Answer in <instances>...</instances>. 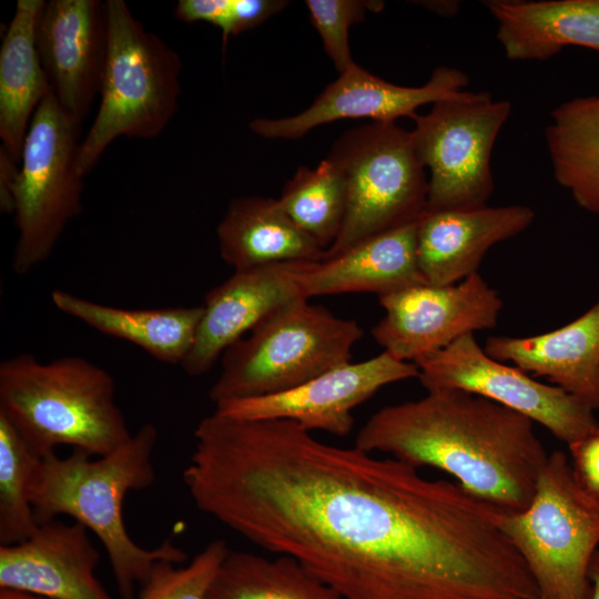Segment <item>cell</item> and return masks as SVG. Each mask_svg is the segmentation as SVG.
Listing matches in <instances>:
<instances>
[{"mask_svg":"<svg viewBox=\"0 0 599 599\" xmlns=\"http://www.w3.org/2000/svg\"><path fill=\"white\" fill-rule=\"evenodd\" d=\"M44 0H18L0 50V139L20 164L31 120L51 92L37 48Z\"/></svg>","mask_w":599,"mask_h":599,"instance_id":"cb8c5ba5","label":"cell"},{"mask_svg":"<svg viewBox=\"0 0 599 599\" xmlns=\"http://www.w3.org/2000/svg\"><path fill=\"white\" fill-rule=\"evenodd\" d=\"M220 254L234 271L281 262H318L324 250L284 212L277 199H233L216 227Z\"/></svg>","mask_w":599,"mask_h":599,"instance_id":"7402d4cb","label":"cell"},{"mask_svg":"<svg viewBox=\"0 0 599 599\" xmlns=\"http://www.w3.org/2000/svg\"><path fill=\"white\" fill-rule=\"evenodd\" d=\"M355 446L415 468L439 469L506 514L530 504L549 455L531 419L460 389L427 390L379 409Z\"/></svg>","mask_w":599,"mask_h":599,"instance_id":"7a4b0ae2","label":"cell"},{"mask_svg":"<svg viewBox=\"0 0 599 599\" xmlns=\"http://www.w3.org/2000/svg\"><path fill=\"white\" fill-rule=\"evenodd\" d=\"M277 201L288 217L325 252L337 238L345 219V179L325 158L315 169L300 166Z\"/></svg>","mask_w":599,"mask_h":599,"instance_id":"4316f807","label":"cell"},{"mask_svg":"<svg viewBox=\"0 0 599 599\" xmlns=\"http://www.w3.org/2000/svg\"><path fill=\"white\" fill-rule=\"evenodd\" d=\"M0 416L41 458L59 446L103 456L132 435L113 377L80 356L43 363L20 353L2 361Z\"/></svg>","mask_w":599,"mask_h":599,"instance_id":"277c9868","label":"cell"},{"mask_svg":"<svg viewBox=\"0 0 599 599\" xmlns=\"http://www.w3.org/2000/svg\"><path fill=\"white\" fill-rule=\"evenodd\" d=\"M535 212L525 205L428 211L417 223V262L426 283L451 285L477 273L487 251L527 230Z\"/></svg>","mask_w":599,"mask_h":599,"instance_id":"ac0fdd59","label":"cell"},{"mask_svg":"<svg viewBox=\"0 0 599 599\" xmlns=\"http://www.w3.org/2000/svg\"><path fill=\"white\" fill-rule=\"evenodd\" d=\"M108 48L94 120L80 141L78 169L88 175L120 136L158 138L181 94L179 53L144 29L123 0H106Z\"/></svg>","mask_w":599,"mask_h":599,"instance_id":"5b68a950","label":"cell"},{"mask_svg":"<svg viewBox=\"0 0 599 599\" xmlns=\"http://www.w3.org/2000/svg\"><path fill=\"white\" fill-rule=\"evenodd\" d=\"M359 325L295 300L270 314L222 356L209 397L215 404L276 394L351 362Z\"/></svg>","mask_w":599,"mask_h":599,"instance_id":"8992f818","label":"cell"},{"mask_svg":"<svg viewBox=\"0 0 599 599\" xmlns=\"http://www.w3.org/2000/svg\"><path fill=\"white\" fill-rule=\"evenodd\" d=\"M550 118L545 139L555 180L579 207L599 214V95L568 100Z\"/></svg>","mask_w":599,"mask_h":599,"instance_id":"d4e9b609","label":"cell"},{"mask_svg":"<svg viewBox=\"0 0 599 599\" xmlns=\"http://www.w3.org/2000/svg\"><path fill=\"white\" fill-rule=\"evenodd\" d=\"M326 158L345 179L347 206L342 230L322 260L416 223L426 212L428 177L410 131L396 122H372L344 132Z\"/></svg>","mask_w":599,"mask_h":599,"instance_id":"ba28073f","label":"cell"},{"mask_svg":"<svg viewBox=\"0 0 599 599\" xmlns=\"http://www.w3.org/2000/svg\"><path fill=\"white\" fill-rule=\"evenodd\" d=\"M415 363L387 352L359 362H348L294 388L276 394L225 400L215 412L242 419H284L302 428L346 436L354 426L353 409L384 386L418 378Z\"/></svg>","mask_w":599,"mask_h":599,"instance_id":"4fadbf2b","label":"cell"},{"mask_svg":"<svg viewBox=\"0 0 599 599\" xmlns=\"http://www.w3.org/2000/svg\"><path fill=\"white\" fill-rule=\"evenodd\" d=\"M183 481L196 508L344 599H538L504 511L294 422L213 412Z\"/></svg>","mask_w":599,"mask_h":599,"instance_id":"6da1fadb","label":"cell"},{"mask_svg":"<svg viewBox=\"0 0 599 599\" xmlns=\"http://www.w3.org/2000/svg\"><path fill=\"white\" fill-rule=\"evenodd\" d=\"M568 447L579 481L590 495L599 499V430Z\"/></svg>","mask_w":599,"mask_h":599,"instance_id":"1f68e13d","label":"cell"},{"mask_svg":"<svg viewBox=\"0 0 599 599\" xmlns=\"http://www.w3.org/2000/svg\"><path fill=\"white\" fill-rule=\"evenodd\" d=\"M206 599H344L292 557L231 551Z\"/></svg>","mask_w":599,"mask_h":599,"instance_id":"484cf974","label":"cell"},{"mask_svg":"<svg viewBox=\"0 0 599 599\" xmlns=\"http://www.w3.org/2000/svg\"><path fill=\"white\" fill-rule=\"evenodd\" d=\"M315 262H281L233 275L209 291L194 344L181 367L191 376L207 373L217 358L260 322L303 295ZM307 300V298H306Z\"/></svg>","mask_w":599,"mask_h":599,"instance_id":"2e32d148","label":"cell"},{"mask_svg":"<svg viewBox=\"0 0 599 599\" xmlns=\"http://www.w3.org/2000/svg\"><path fill=\"white\" fill-rule=\"evenodd\" d=\"M79 133L80 125L50 92L27 132L13 194L18 240L11 266L18 275L48 260L68 224L82 211Z\"/></svg>","mask_w":599,"mask_h":599,"instance_id":"9c48e42d","label":"cell"},{"mask_svg":"<svg viewBox=\"0 0 599 599\" xmlns=\"http://www.w3.org/2000/svg\"><path fill=\"white\" fill-rule=\"evenodd\" d=\"M99 560L84 526L53 519L21 542L0 545V589L50 599H111L95 575Z\"/></svg>","mask_w":599,"mask_h":599,"instance_id":"e0dca14e","label":"cell"},{"mask_svg":"<svg viewBox=\"0 0 599 599\" xmlns=\"http://www.w3.org/2000/svg\"><path fill=\"white\" fill-rule=\"evenodd\" d=\"M501 527L540 597L590 598L589 568L599 550V499L583 488L564 451L548 455L530 504L519 512H504Z\"/></svg>","mask_w":599,"mask_h":599,"instance_id":"52a82bcc","label":"cell"},{"mask_svg":"<svg viewBox=\"0 0 599 599\" xmlns=\"http://www.w3.org/2000/svg\"><path fill=\"white\" fill-rule=\"evenodd\" d=\"M415 364L418 379L427 390L460 389L479 395L542 425L567 445L599 430L595 409L587 403L491 358L474 334Z\"/></svg>","mask_w":599,"mask_h":599,"instance_id":"8fae6325","label":"cell"},{"mask_svg":"<svg viewBox=\"0 0 599 599\" xmlns=\"http://www.w3.org/2000/svg\"><path fill=\"white\" fill-rule=\"evenodd\" d=\"M287 6L286 0H231V37L260 26Z\"/></svg>","mask_w":599,"mask_h":599,"instance_id":"d6a6232c","label":"cell"},{"mask_svg":"<svg viewBox=\"0 0 599 599\" xmlns=\"http://www.w3.org/2000/svg\"><path fill=\"white\" fill-rule=\"evenodd\" d=\"M0 599H50V598L41 597L38 595L24 592V591L0 589Z\"/></svg>","mask_w":599,"mask_h":599,"instance_id":"d590c367","label":"cell"},{"mask_svg":"<svg viewBox=\"0 0 599 599\" xmlns=\"http://www.w3.org/2000/svg\"><path fill=\"white\" fill-rule=\"evenodd\" d=\"M539 599H545V598H542V597H539Z\"/></svg>","mask_w":599,"mask_h":599,"instance_id":"8d00e7d4","label":"cell"},{"mask_svg":"<svg viewBox=\"0 0 599 599\" xmlns=\"http://www.w3.org/2000/svg\"><path fill=\"white\" fill-rule=\"evenodd\" d=\"M230 552L226 542L215 539L186 566L160 560L141 586L138 599H206L215 576Z\"/></svg>","mask_w":599,"mask_h":599,"instance_id":"f1b7e54d","label":"cell"},{"mask_svg":"<svg viewBox=\"0 0 599 599\" xmlns=\"http://www.w3.org/2000/svg\"><path fill=\"white\" fill-rule=\"evenodd\" d=\"M37 48L52 94L81 125L100 94L108 48L105 1H45Z\"/></svg>","mask_w":599,"mask_h":599,"instance_id":"9a60e30c","label":"cell"},{"mask_svg":"<svg viewBox=\"0 0 599 599\" xmlns=\"http://www.w3.org/2000/svg\"><path fill=\"white\" fill-rule=\"evenodd\" d=\"M372 335L385 352L415 363L476 331L496 327L502 301L477 272L451 285L420 283L382 296Z\"/></svg>","mask_w":599,"mask_h":599,"instance_id":"7c38bea8","label":"cell"},{"mask_svg":"<svg viewBox=\"0 0 599 599\" xmlns=\"http://www.w3.org/2000/svg\"><path fill=\"white\" fill-rule=\"evenodd\" d=\"M174 16L185 23L207 22L222 31L223 48L231 37V0H179Z\"/></svg>","mask_w":599,"mask_h":599,"instance_id":"4dcf8cb0","label":"cell"},{"mask_svg":"<svg viewBox=\"0 0 599 599\" xmlns=\"http://www.w3.org/2000/svg\"><path fill=\"white\" fill-rule=\"evenodd\" d=\"M467 75L453 67H437L420 87H404L383 80L358 64L339 73L301 113L281 119L257 118L250 129L265 139L296 140L313 129L345 119L373 122L415 119L418 108L465 93Z\"/></svg>","mask_w":599,"mask_h":599,"instance_id":"5bb4252c","label":"cell"},{"mask_svg":"<svg viewBox=\"0 0 599 599\" xmlns=\"http://www.w3.org/2000/svg\"><path fill=\"white\" fill-rule=\"evenodd\" d=\"M40 459L0 416V545L21 542L39 527L29 489Z\"/></svg>","mask_w":599,"mask_h":599,"instance_id":"83f0119b","label":"cell"},{"mask_svg":"<svg viewBox=\"0 0 599 599\" xmlns=\"http://www.w3.org/2000/svg\"><path fill=\"white\" fill-rule=\"evenodd\" d=\"M589 579L591 585V592L589 599H599V550L595 554L590 568Z\"/></svg>","mask_w":599,"mask_h":599,"instance_id":"e575fe53","label":"cell"},{"mask_svg":"<svg viewBox=\"0 0 599 599\" xmlns=\"http://www.w3.org/2000/svg\"><path fill=\"white\" fill-rule=\"evenodd\" d=\"M159 430L143 424L111 453L92 456L73 449L67 457H42L34 470L29 498L39 525L71 517L93 532L106 552L122 599H133L155 562L186 561V554L166 539L155 548L138 545L123 519V502L130 491L149 488L155 480L152 461Z\"/></svg>","mask_w":599,"mask_h":599,"instance_id":"3957f363","label":"cell"},{"mask_svg":"<svg viewBox=\"0 0 599 599\" xmlns=\"http://www.w3.org/2000/svg\"><path fill=\"white\" fill-rule=\"evenodd\" d=\"M305 4L338 73L355 64L348 42L351 27L364 20L367 9L379 11L384 6L380 1L361 0H307Z\"/></svg>","mask_w":599,"mask_h":599,"instance_id":"f546056e","label":"cell"},{"mask_svg":"<svg viewBox=\"0 0 599 599\" xmlns=\"http://www.w3.org/2000/svg\"><path fill=\"white\" fill-rule=\"evenodd\" d=\"M485 6L508 60H548L569 45L599 51V0H493Z\"/></svg>","mask_w":599,"mask_h":599,"instance_id":"44dd1931","label":"cell"},{"mask_svg":"<svg viewBox=\"0 0 599 599\" xmlns=\"http://www.w3.org/2000/svg\"><path fill=\"white\" fill-rule=\"evenodd\" d=\"M14 159L0 148V205L6 213L13 214V194L19 173Z\"/></svg>","mask_w":599,"mask_h":599,"instance_id":"836d02e7","label":"cell"},{"mask_svg":"<svg viewBox=\"0 0 599 599\" xmlns=\"http://www.w3.org/2000/svg\"><path fill=\"white\" fill-rule=\"evenodd\" d=\"M484 351L599 408V300L560 328L527 337L490 336Z\"/></svg>","mask_w":599,"mask_h":599,"instance_id":"d6986e66","label":"cell"},{"mask_svg":"<svg viewBox=\"0 0 599 599\" xmlns=\"http://www.w3.org/2000/svg\"><path fill=\"white\" fill-rule=\"evenodd\" d=\"M53 305L89 327L132 343L159 362L181 365L190 353L203 306L123 308L101 304L67 291L51 293Z\"/></svg>","mask_w":599,"mask_h":599,"instance_id":"603a6c76","label":"cell"},{"mask_svg":"<svg viewBox=\"0 0 599 599\" xmlns=\"http://www.w3.org/2000/svg\"><path fill=\"white\" fill-rule=\"evenodd\" d=\"M511 104L488 92L466 91L432 104L410 130L416 154L429 171L428 211L487 205L494 191L490 158Z\"/></svg>","mask_w":599,"mask_h":599,"instance_id":"30bf717a","label":"cell"},{"mask_svg":"<svg viewBox=\"0 0 599 599\" xmlns=\"http://www.w3.org/2000/svg\"><path fill=\"white\" fill-rule=\"evenodd\" d=\"M417 223L376 234L315 262L303 282L304 297L345 293L382 296L426 283L417 262Z\"/></svg>","mask_w":599,"mask_h":599,"instance_id":"ffe728a7","label":"cell"}]
</instances>
